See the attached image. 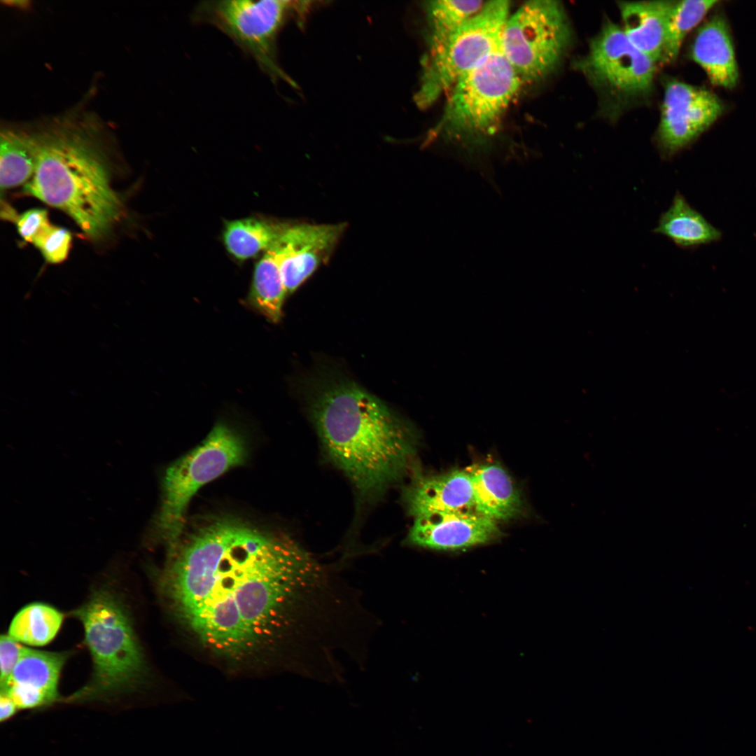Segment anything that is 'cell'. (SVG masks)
Returning a JSON list of instances; mask_svg holds the SVG:
<instances>
[{"label": "cell", "instance_id": "4fadbf2b", "mask_svg": "<svg viewBox=\"0 0 756 756\" xmlns=\"http://www.w3.org/2000/svg\"><path fill=\"white\" fill-rule=\"evenodd\" d=\"M500 535L496 522L472 510L416 518L407 539L423 548L458 551L489 543Z\"/></svg>", "mask_w": 756, "mask_h": 756}, {"label": "cell", "instance_id": "ac0fdd59", "mask_svg": "<svg viewBox=\"0 0 756 756\" xmlns=\"http://www.w3.org/2000/svg\"><path fill=\"white\" fill-rule=\"evenodd\" d=\"M653 232L682 248H692L718 241L721 232L677 192Z\"/></svg>", "mask_w": 756, "mask_h": 756}, {"label": "cell", "instance_id": "8992f818", "mask_svg": "<svg viewBox=\"0 0 756 756\" xmlns=\"http://www.w3.org/2000/svg\"><path fill=\"white\" fill-rule=\"evenodd\" d=\"M507 1L486 2L474 17L438 39L430 41V50L416 101L427 106L467 73L493 53L500 50L503 30L510 15Z\"/></svg>", "mask_w": 756, "mask_h": 756}, {"label": "cell", "instance_id": "d6986e66", "mask_svg": "<svg viewBox=\"0 0 756 756\" xmlns=\"http://www.w3.org/2000/svg\"><path fill=\"white\" fill-rule=\"evenodd\" d=\"M286 296L276 254L272 246L256 262L250 289L243 303L269 322L277 323L282 318Z\"/></svg>", "mask_w": 756, "mask_h": 756}, {"label": "cell", "instance_id": "7402d4cb", "mask_svg": "<svg viewBox=\"0 0 756 756\" xmlns=\"http://www.w3.org/2000/svg\"><path fill=\"white\" fill-rule=\"evenodd\" d=\"M37 145L34 134L5 130L0 137V186L9 189L25 185L36 167Z\"/></svg>", "mask_w": 756, "mask_h": 756}, {"label": "cell", "instance_id": "9a60e30c", "mask_svg": "<svg viewBox=\"0 0 756 756\" xmlns=\"http://www.w3.org/2000/svg\"><path fill=\"white\" fill-rule=\"evenodd\" d=\"M673 1H621L618 4L624 33L657 65L663 63Z\"/></svg>", "mask_w": 756, "mask_h": 756}, {"label": "cell", "instance_id": "ffe728a7", "mask_svg": "<svg viewBox=\"0 0 756 756\" xmlns=\"http://www.w3.org/2000/svg\"><path fill=\"white\" fill-rule=\"evenodd\" d=\"M69 653L49 652L26 648L12 674L1 689L17 685L45 694L53 703L58 699L60 673Z\"/></svg>", "mask_w": 756, "mask_h": 756}, {"label": "cell", "instance_id": "9c48e42d", "mask_svg": "<svg viewBox=\"0 0 756 756\" xmlns=\"http://www.w3.org/2000/svg\"><path fill=\"white\" fill-rule=\"evenodd\" d=\"M521 82L501 51L493 53L453 86L440 128L458 136L489 132L507 108Z\"/></svg>", "mask_w": 756, "mask_h": 756}, {"label": "cell", "instance_id": "2e32d148", "mask_svg": "<svg viewBox=\"0 0 756 756\" xmlns=\"http://www.w3.org/2000/svg\"><path fill=\"white\" fill-rule=\"evenodd\" d=\"M692 57L717 86L734 88L738 71L728 25L715 15L699 29L692 47Z\"/></svg>", "mask_w": 756, "mask_h": 756}, {"label": "cell", "instance_id": "cb8c5ba5", "mask_svg": "<svg viewBox=\"0 0 756 756\" xmlns=\"http://www.w3.org/2000/svg\"><path fill=\"white\" fill-rule=\"evenodd\" d=\"M718 1H674L671 10L663 63L676 60L687 34Z\"/></svg>", "mask_w": 756, "mask_h": 756}, {"label": "cell", "instance_id": "7a4b0ae2", "mask_svg": "<svg viewBox=\"0 0 756 756\" xmlns=\"http://www.w3.org/2000/svg\"><path fill=\"white\" fill-rule=\"evenodd\" d=\"M311 410L326 452L363 495L380 492L409 470L416 451L412 430L356 384L328 385Z\"/></svg>", "mask_w": 756, "mask_h": 756}, {"label": "cell", "instance_id": "44dd1931", "mask_svg": "<svg viewBox=\"0 0 756 756\" xmlns=\"http://www.w3.org/2000/svg\"><path fill=\"white\" fill-rule=\"evenodd\" d=\"M284 225L255 217L229 220L224 225L223 241L232 257L246 260L269 250Z\"/></svg>", "mask_w": 756, "mask_h": 756}, {"label": "cell", "instance_id": "d4e9b609", "mask_svg": "<svg viewBox=\"0 0 756 756\" xmlns=\"http://www.w3.org/2000/svg\"><path fill=\"white\" fill-rule=\"evenodd\" d=\"M482 1L440 0L426 6L430 40L440 38L470 20L484 5Z\"/></svg>", "mask_w": 756, "mask_h": 756}, {"label": "cell", "instance_id": "e0dca14e", "mask_svg": "<svg viewBox=\"0 0 756 756\" xmlns=\"http://www.w3.org/2000/svg\"><path fill=\"white\" fill-rule=\"evenodd\" d=\"M473 495V510L493 521L518 515L522 507L519 491L507 471L497 463H484L468 469Z\"/></svg>", "mask_w": 756, "mask_h": 756}, {"label": "cell", "instance_id": "3957f363", "mask_svg": "<svg viewBox=\"0 0 756 756\" xmlns=\"http://www.w3.org/2000/svg\"><path fill=\"white\" fill-rule=\"evenodd\" d=\"M68 122L34 134L36 167L24 192L66 214L92 239L122 213L103 150L90 130Z\"/></svg>", "mask_w": 756, "mask_h": 756}, {"label": "cell", "instance_id": "5b68a950", "mask_svg": "<svg viewBox=\"0 0 756 756\" xmlns=\"http://www.w3.org/2000/svg\"><path fill=\"white\" fill-rule=\"evenodd\" d=\"M246 457L241 435L225 423L218 422L201 444L166 470L158 526L168 552L176 546L184 532L187 508L196 492L242 464Z\"/></svg>", "mask_w": 756, "mask_h": 756}, {"label": "cell", "instance_id": "5bb4252c", "mask_svg": "<svg viewBox=\"0 0 756 756\" xmlns=\"http://www.w3.org/2000/svg\"><path fill=\"white\" fill-rule=\"evenodd\" d=\"M404 500L414 519L473 510L472 486L466 470L419 475L407 487Z\"/></svg>", "mask_w": 756, "mask_h": 756}, {"label": "cell", "instance_id": "8fae6325", "mask_svg": "<svg viewBox=\"0 0 756 756\" xmlns=\"http://www.w3.org/2000/svg\"><path fill=\"white\" fill-rule=\"evenodd\" d=\"M723 105L711 92L676 80L665 87L658 130L660 149L668 156L682 149L721 115Z\"/></svg>", "mask_w": 756, "mask_h": 756}, {"label": "cell", "instance_id": "52a82bcc", "mask_svg": "<svg viewBox=\"0 0 756 756\" xmlns=\"http://www.w3.org/2000/svg\"><path fill=\"white\" fill-rule=\"evenodd\" d=\"M299 2L279 0H221L199 3L193 10L195 23L211 24L227 36L251 56L260 70L274 81L293 83L276 60L278 33Z\"/></svg>", "mask_w": 756, "mask_h": 756}, {"label": "cell", "instance_id": "ba28073f", "mask_svg": "<svg viewBox=\"0 0 756 756\" xmlns=\"http://www.w3.org/2000/svg\"><path fill=\"white\" fill-rule=\"evenodd\" d=\"M570 37V24L559 1H529L507 18L500 51L522 81H535L556 67Z\"/></svg>", "mask_w": 756, "mask_h": 756}, {"label": "cell", "instance_id": "603a6c76", "mask_svg": "<svg viewBox=\"0 0 756 756\" xmlns=\"http://www.w3.org/2000/svg\"><path fill=\"white\" fill-rule=\"evenodd\" d=\"M63 615L48 604L34 603L24 606L13 618L8 635L24 644L42 646L57 635Z\"/></svg>", "mask_w": 756, "mask_h": 756}, {"label": "cell", "instance_id": "484cf974", "mask_svg": "<svg viewBox=\"0 0 756 756\" xmlns=\"http://www.w3.org/2000/svg\"><path fill=\"white\" fill-rule=\"evenodd\" d=\"M71 239L67 230L48 222L34 237L31 243L40 251L46 262L57 264L66 258Z\"/></svg>", "mask_w": 756, "mask_h": 756}, {"label": "cell", "instance_id": "83f0119b", "mask_svg": "<svg viewBox=\"0 0 756 756\" xmlns=\"http://www.w3.org/2000/svg\"><path fill=\"white\" fill-rule=\"evenodd\" d=\"M48 222L46 210L31 209L17 218V230L24 241L31 243L34 237Z\"/></svg>", "mask_w": 756, "mask_h": 756}, {"label": "cell", "instance_id": "4316f807", "mask_svg": "<svg viewBox=\"0 0 756 756\" xmlns=\"http://www.w3.org/2000/svg\"><path fill=\"white\" fill-rule=\"evenodd\" d=\"M26 647L8 635L0 639L1 686L6 683Z\"/></svg>", "mask_w": 756, "mask_h": 756}, {"label": "cell", "instance_id": "277c9868", "mask_svg": "<svg viewBox=\"0 0 756 756\" xmlns=\"http://www.w3.org/2000/svg\"><path fill=\"white\" fill-rule=\"evenodd\" d=\"M71 613L83 625L92 673L68 701L107 700L139 689L146 673L144 654L118 594L107 587L97 588Z\"/></svg>", "mask_w": 756, "mask_h": 756}, {"label": "cell", "instance_id": "7c38bea8", "mask_svg": "<svg viewBox=\"0 0 756 756\" xmlns=\"http://www.w3.org/2000/svg\"><path fill=\"white\" fill-rule=\"evenodd\" d=\"M345 224H285L274 248L287 296L330 258Z\"/></svg>", "mask_w": 756, "mask_h": 756}, {"label": "cell", "instance_id": "30bf717a", "mask_svg": "<svg viewBox=\"0 0 756 756\" xmlns=\"http://www.w3.org/2000/svg\"><path fill=\"white\" fill-rule=\"evenodd\" d=\"M657 64L638 50L621 27L606 22L590 41L578 68L594 83L628 96L648 92Z\"/></svg>", "mask_w": 756, "mask_h": 756}, {"label": "cell", "instance_id": "6da1fadb", "mask_svg": "<svg viewBox=\"0 0 756 756\" xmlns=\"http://www.w3.org/2000/svg\"><path fill=\"white\" fill-rule=\"evenodd\" d=\"M157 582L175 620L214 655L279 658L307 677L336 660L357 609L356 589L295 540L230 517L183 533Z\"/></svg>", "mask_w": 756, "mask_h": 756}, {"label": "cell", "instance_id": "f1b7e54d", "mask_svg": "<svg viewBox=\"0 0 756 756\" xmlns=\"http://www.w3.org/2000/svg\"><path fill=\"white\" fill-rule=\"evenodd\" d=\"M18 710L12 699L4 692L0 695V721L4 722L12 718Z\"/></svg>", "mask_w": 756, "mask_h": 756}]
</instances>
